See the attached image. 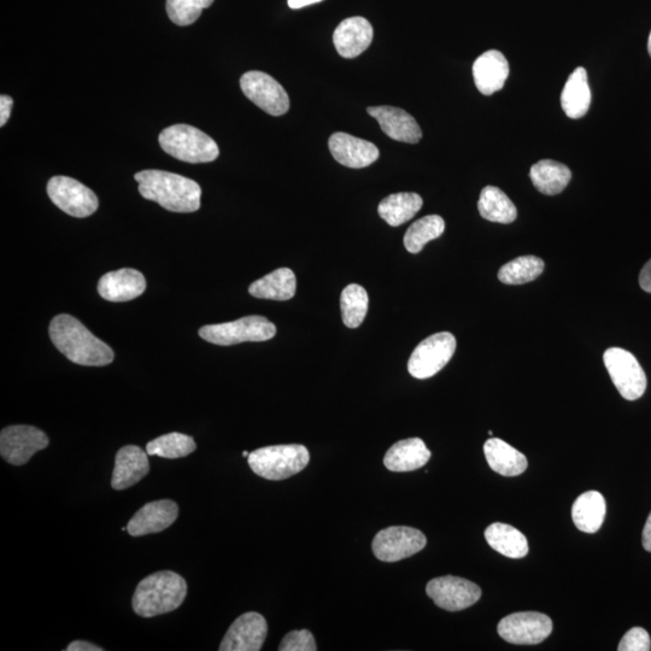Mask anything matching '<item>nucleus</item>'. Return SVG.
Listing matches in <instances>:
<instances>
[{
  "mask_svg": "<svg viewBox=\"0 0 651 651\" xmlns=\"http://www.w3.org/2000/svg\"><path fill=\"white\" fill-rule=\"evenodd\" d=\"M368 303V293L362 286L356 284L346 286L340 297L344 325L349 328L361 326L366 319Z\"/></svg>",
  "mask_w": 651,
  "mask_h": 651,
  "instance_id": "nucleus-35",
  "label": "nucleus"
},
{
  "mask_svg": "<svg viewBox=\"0 0 651 651\" xmlns=\"http://www.w3.org/2000/svg\"><path fill=\"white\" fill-rule=\"evenodd\" d=\"M642 543L644 549L651 553V513L649 515L647 523H645L644 526Z\"/></svg>",
  "mask_w": 651,
  "mask_h": 651,
  "instance_id": "nucleus-42",
  "label": "nucleus"
},
{
  "mask_svg": "<svg viewBox=\"0 0 651 651\" xmlns=\"http://www.w3.org/2000/svg\"><path fill=\"white\" fill-rule=\"evenodd\" d=\"M426 544V536L421 531L407 526H392L377 533L372 548L378 560L397 562L420 553Z\"/></svg>",
  "mask_w": 651,
  "mask_h": 651,
  "instance_id": "nucleus-9",
  "label": "nucleus"
},
{
  "mask_svg": "<svg viewBox=\"0 0 651 651\" xmlns=\"http://www.w3.org/2000/svg\"><path fill=\"white\" fill-rule=\"evenodd\" d=\"M455 350L456 339L453 334H433L416 346L408 362V371L416 379L431 378L448 365Z\"/></svg>",
  "mask_w": 651,
  "mask_h": 651,
  "instance_id": "nucleus-7",
  "label": "nucleus"
},
{
  "mask_svg": "<svg viewBox=\"0 0 651 651\" xmlns=\"http://www.w3.org/2000/svg\"><path fill=\"white\" fill-rule=\"evenodd\" d=\"M426 592L439 608L449 612L472 607L482 597V589L477 584L453 576L432 579L426 586Z\"/></svg>",
  "mask_w": 651,
  "mask_h": 651,
  "instance_id": "nucleus-14",
  "label": "nucleus"
},
{
  "mask_svg": "<svg viewBox=\"0 0 651 651\" xmlns=\"http://www.w3.org/2000/svg\"><path fill=\"white\" fill-rule=\"evenodd\" d=\"M421 196L414 192L394 193L380 202L378 213L387 225L398 227L406 224L422 208Z\"/></svg>",
  "mask_w": 651,
  "mask_h": 651,
  "instance_id": "nucleus-29",
  "label": "nucleus"
},
{
  "mask_svg": "<svg viewBox=\"0 0 651 651\" xmlns=\"http://www.w3.org/2000/svg\"><path fill=\"white\" fill-rule=\"evenodd\" d=\"M243 456H244V457H249V456H250V453H248V451H244Z\"/></svg>",
  "mask_w": 651,
  "mask_h": 651,
  "instance_id": "nucleus-45",
  "label": "nucleus"
},
{
  "mask_svg": "<svg viewBox=\"0 0 651 651\" xmlns=\"http://www.w3.org/2000/svg\"><path fill=\"white\" fill-rule=\"evenodd\" d=\"M197 448L195 439L187 434L173 432L164 434L146 445V453L163 459H180L193 453Z\"/></svg>",
  "mask_w": 651,
  "mask_h": 651,
  "instance_id": "nucleus-34",
  "label": "nucleus"
},
{
  "mask_svg": "<svg viewBox=\"0 0 651 651\" xmlns=\"http://www.w3.org/2000/svg\"><path fill=\"white\" fill-rule=\"evenodd\" d=\"M609 375L620 395L627 401H636L647 390V375L641 365L629 351L611 348L603 355Z\"/></svg>",
  "mask_w": 651,
  "mask_h": 651,
  "instance_id": "nucleus-8",
  "label": "nucleus"
},
{
  "mask_svg": "<svg viewBox=\"0 0 651 651\" xmlns=\"http://www.w3.org/2000/svg\"><path fill=\"white\" fill-rule=\"evenodd\" d=\"M49 333L57 350L75 365L104 367L114 361V351L110 346L73 316L57 315L51 321Z\"/></svg>",
  "mask_w": 651,
  "mask_h": 651,
  "instance_id": "nucleus-1",
  "label": "nucleus"
},
{
  "mask_svg": "<svg viewBox=\"0 0 651 651\" xmlns=\"http://www.w3.org/2000/svg\"><path fill=\"white\" fill-rule=\"evenodd\" d=\"M277 334V327L265 316H245L237 321L225 324L207 325L199 330L207 342L215 345L230 346L245 342H267Z\"/></svg>",
  "mask_w": 651,
  "mask_h": 651,
  "instance_id": "nucleus-6",
  "label": "nucleus"
},
{
  "mask_svg": "<svg viewBox=\"0 0 651 651\" xmlns=\"http://www.w3.org/2000/svg\"><path fill=\"white\" fill-rule=\"evenodd\" d=\"M530 178L536 189L547 196L559 195L572 179L571 169L553 160H543L533 164Z\"/></svg>",
  "mask_w": 651,
  "mask_h": 651,
  "instance_id": "nucleus-28",
  "label": "nucleus"
},
{
  "mask_svg": "<svg viewBox=\"0 0 651 651\" xmlns=\"http://www.w3.org/2000/svg\"><path fill=\"white\" fill-rule=\"evenodd\" d=\"M139 193L173 213H195L201 208L202 190L196 181L163 170H143L134 175Z\"/></svg>",
  "mask_w": 651,
  "mask_h": 651,
  "instance_id": "nucleus-2",
  "label": "nucleus"
},
{
  "mask_svg": "<svg viewBox=\"0 0 651 651\" xmlns=\"http://www.w3.org/2000/svg\"><path fill=\"white\" fill-rule=\"evenodd\" d=\"M509 76V64L502 52L490 50L477 58L473 64V78L479 92L494 95L503 89Z\"/></svg>",
  "mask_w": 651,
  "mask_h": 651,
  "instance_id": "nucleus-22",
  "label": "nucleus"
},
{
  "mask_svg": "<svg viewBox=\"0 0 651 651\" xmlns=\"http://www.w3.org/2000/svg\"><path fill=\"white\" fill-rule=\"evenodd\" d=\"M67 651H103L104 649L98 647V645L85 642V641H75L68 645Z\"/></svg>",
  "mask_w": 651,
  "mask_h": 651,
  "instance_id": "nucleus-41",
  "label": "nucleus"
},
{
  "mask_svg": "<svg viewBox=\"0 0 651 651\" xmlns=\"http://www.w3.org/2000/svg\"><path fill=\"white\" fill-rule=\"evenodd\" d=\"M543 271L542 258L521 256L504 265L498 272V279L506 285H523L539 278Z\"/></svg>",
  "mask_w": 651,
  "mask_h": 651,
  "instance_id": "nucleus-33",
  "label": "nucleus"
},
{
  "mask_svg": "<svg viewBox=\"0 0 651 651\" xmlns=\"http://www.w3.org/2000/svg\"><path fill=\"white\" fill-rule=\"evenodd\" d=\"M651 649V639L649 633L642 627H633L621 639L619 651H649Z\"/></svg>",
  "mask_w": 651,
  "mask_h": 651,
  "instance_id": "nucleus-38",
  "label": "nucleus"
},
{
  "mask_svg": "<svg viewBox=\"0 0 651 651\" xmlns=\"http://www.w3.org/2000/svg\"><path fill=\"white\" fill-rule=\"evenodd\" d=\"M148 453L136 445H127L117 451L111 486L121 491L131 488L150 472Z\"/></svg>",
  "mask_w": 651,
  "mask_h": 651,
  "instance_id": "nucleus-21",
  "label": "nucleus"
},
{
  "mask_svg": "<svg viewBox=\"0 0 651 651\" xmlns=\"http://www.w3.org/2000/svg\"><path fill=\"white\" fill-rule=\"evenodd\" d=\"M504 641L519 645L542 643L553 632V621L538 612H521L503 618L497 627Z\"/></svg>",
  "mask_w": 651,
  "mask_h": 651,
  "instance_id": "nucleus-13",
  "label": "nucleus"
},
{
  "mask_svg": "<svg viewBox=\"0 0 651 651\" xmlns=\"http://www.w3.org/2000/svg\"><path fill=\"white\" fill-rule=\"evenodd\" d=\"M268 625L261 614L240 615L222 639L220 651H258L265 644Z\"/></svg>",
  "mask_w": 651,
  "mask_h": 651,
  "instance_id": "nucleus-15",
  "label": "nucleus"
},
{
  "mask_svg": "<svg viewBox=\"0 0 651 651\" xmlns=\"http://www.w3.org/2000/svg\"><path fill=\"white\" fill-rule=\"evenodd\" d=\"M296 290V275L290 268H279L249 287L252 297L272 299V301H289L296 295Z\"/></svg>",
  "mask_w": 651,
  "mask_h": 651,
  "instance_id": "nucleus-27",
  "label": "nucleus"
},
{
  "mask_svg": "<svg viewBox=\"0 0 651 651\" xmlns=\"http://www.w3.org/2000/svg\"><path fill=\"white\" fill-rule=\"evenodd\" d=\"M484 454L492 471L504 475V477H516V475L523 474L529 465L524 454L500 438H491L486 441Z\"/></svg>",
  "mask_w": 651,
  "mask_h": 651,
  "instance_id": "nucleus-24",
  "label": "nucleus"
},
{
  "mask_svg": "<svg viewBox=\"0 0 651 651\" xmlns=\"http://www.w3.org/2000/svg\"><path fill=\"white\" fill-rule=\"evenodd\" d=\"M240 89L250 101L272 116H281L290 109V98L284 87L271 75L263 72L245 73L240 78Z\"/></svg>",
  "mask_w": 651,
  "mask_h": 651,
  "instance_id": "nucleus-10",
  "label": "nucleus"
},
{
  "mask_svg": "<svg viewBox=\"0 0 651 651\" xmlns=\"http://www.w3.org/2000/svg\"><path fill=\"white\" fill-rule=\"evenodd\" d=\"M639 285H641L642 290L651 293V260L643 267L641 274H639Z\"/></svg>",
  "mask_w": 651,
  "mask_h": 651,
  "instance_id": "nucleus-40",
  "label": "nucleus"
},
{
  "mask_svg": "<svg viewBox=\"0 0 651 651\" xmlns=\"http://www.w3.org/2000/svg\"><path fill=\"white\" fill-rule=\"evenodd\" d=\"M478 210L485 220L497 224H512L518 216L514 203L506 193L495 186H486L480 193Z\"/></svg>",
  "mask_w": 651,
  "mask_h": 651,
  "instance_id": "nucleus-31",
  "label": "nucleus"
},
{
  "mask_svg": "<svg viewBox=\"0 0 651 651\" xmlns=\"http://www.w3.org/2000/svg\"><path fill=\"white\" fill-rule=\"evenodd\" d=\"M591 104V91L588 72L579 67L568 78L561 95V107L570 119L578 120L588 113Z\"/></svg>",
  "mask_w": 651,
  "mask_h": 651,
  "instance_id": "nucleus-25",
  "label": "nucleus"
},
{
  "mask_svg": "<svg viewBox=\"0 0 651 651\" xmlns=\"http://www.w3.org/2000/svg\"><path fill=\"white\" fill-rule=\"evenodd\" d=\"M186 595V580L178 573L157 572L138 584L132 600L133 611L142 618L158 617L178 609Z\"/></svg>",
  "mask_w": 651,
  "mask_h": 651,
  "instance_id": "nucleus-3",
  "label": "nucleus"
},
{
  "mask_svg": "<svg viewBox=\"0 0 651 651\" xmlns=\"http://www.w3.org/2000/svg\"><path fill=\"white\" fill-rule=\"evenodd\" d=\"M145 289L144 275L131 268L107 273L98 283L99 295L105 301L115 303L132 301V299L142 296Z\"/></svg>",
  "mask_w": 651,
  "mask_h": 651,
  "instance_id": "nucleus-20",
  "label": "nucleus"
},
{
  "mask_svg": "<svg viewBox=\"0 0 651 651\" xmlns=\"http://www.w3.org/2000/svg\"><path fill=\"white\" fill-rule=\"evenodd\" d=\"M328 148L334 160L348 168H366L379 158V149L373 143L344 132L334 133Z\"/></svg>",
  "mask_w": 651,
  "mask_h": 651,
  "instance_id": "nucleus-17",
  "label": "nucleus"
},
{
  "mask_svg": "<svg viewBox=\"0 0 651 651\" xmlns=\"http://www.w3.org/2000/svg\"><path fill=\"white\" fill-rule=\"evenodd\" d=\"M178 504L170 500L154 501L140 508L129 520L127 531L132 537H143L167 530L177 521Z\"/></svg>",
  "mask_w": 651,
  "mask_h": 651,
  "instance_id": "nucleus-16",
  "label": "nucleus"
},
{
  "mask_svg": "<svg viewBox=\"0 0 651 651\" xmlns=\"http://www.w3.org/2000/svg\"><path fill=\"white\" fill-rule=\"evenodd\" d=\"M607 503L597 491L584 492L572 507V519L577 529L586 533H596L606 518Z\"/></svg>",
  "mask_w": 651,
  "mask_h": 651,
  "instance_id": "nucleus-26",
  "label": "nucleus"
},
{
  "mask_svg": "<svg viewBox=\"0 0 651 651\" xmlns=\"http://www.w3.org/2000/svg\"><path fill=\"white\" fill-rule=\"evenodd\" d=\"M320 2L322 0H289V7L291 9H302Z\"/></svg>",
  "mask_w": 651,
  "mask_h": 651,
  "instance_id": "nucleus-43",
  "label": "nucleus"
},
{
  "mask_svg": "<svg viewBox=\"0 0 651 651\" xmlns=\"http://www.w3.org/2000/svg\"><path fill=\"white\" fill-rule=\"evenodd\" d=\"M310 461L309 451L301 444L274 445L257 449L248 457L252 472L267 480H284L302 472Z\"/></svg>",
  "mask_w": 651,
  "mask_h": 651,
  "instance_id": "nucleus-5",
  "label": "nucleus"
},
{
  "mask_svg": "<svg viewBox=\"0 0 651 651\" xmlns=\"http://www.w3.org/2000/svg\"><path fill=\"white\" fill-rule=\"evenodd\" d=\"M373 27L365 17L356 16L344 20L333 33V43L338 54L344 58H356L372 44Z\"/></svg>",
  "mask_w": 651,
  "mask_h": 651,
  "instance_id": "nucleus-18",
  "label": "nucleus"
},
{
  "mask_svg": "<svg viewBox=\"0 0 651 651\" xmlns=\"http://www.w3.org/2000/svg\"><path fill=\"white\" fill-rule=\"evenodd\" d=\"M48 195L56 207L78 219L95 214L99 205L95 192L78 180L68 177L50 179Z\"/></svg>",
  "mask_w": 651,
  "mask_h": 651,
  "instance_id": "nucleus-12",
  "label": "nucleus"
},
{
  "mask_svg": "<svg viewBox=\"0 0 651 651\" xmlns=\"http://www.w3.org/2000/svg\"><path fill=\"white\" fill-rule=\"evenodd\" d=\"M486 542L490 547L509 559H523L529 554V543L526 537L515 527L495 523L485 531Z\"/></svg>",
  "mask_w": 651,
  "mask_h": 651,
  "instance_id": "nucleus-30",
  "label": "nucleus"
},
{
  "mask_svg": "<svg viewBox=\"0 0 651 651\" xmlns=\"http://www.w3.org/2000/svg\"><path fill=\"white\" fill-rule=\"evenodd\" d=\"M368 114L379 122L381 131L396 142L418 144L422 138L421 128L414 117L400 108L371 107Z\"/></svg>",
  "mask_w": 651,
  "mask_h": 651,
  "instance_id": "nucleus-19",
  "label": "nucleus"
},
{
  "mask_svg": "<svg viewBox=\"0 0 651 651\" xmlns=\"http://www.w3.org/2000/svg\"><path fill=\"white\" fill-rule=\"evenodd\" d=\"M213 3L214 0H167V13L175 25L190 26Z\"/></svg>",
  "mask_w": 651,
  "mask_h": 651,
  "instance_id": "nucleus-36",
  "label": "nucleus"
},
{
  "mask_svg": "<svg viewBox=\"0 0 651 651\" xmlns=\"http://www.w3.org/2000/svg\"><path fill=\"white\" fill-rule=\"evenodd\" d=\"M280 651H316L313 633L308 630H298L287 633L280 643Z\"/></svg>",
  "mask_w": 651,
  "mask_h": 651,
  "instance_id": "nucleus-37",
  "label": "nucleus"
},
{
  "mask_svg": "<svg viewBox=\"0 0 651 651\" xmlns=\"http://www.w3.org/2000/svg\"><path fill=\"white\" fill-rule=\"evenodd\" d=\"M648 51H649V55L651 56V32H650L649 40H648Z\"/></svg>",
  "mask_w": 651,
  "mask_h": 651,
  "instance_id": "nucleus-44",
  "label": "nucleus"
},
{
  "mask_svg": "<svg viewBox=\"0 0 651 651\" xmlns=\"http://www.w3.org/2000/svg\"><path fill=\"white\" fill-rule=\"evenodd\" d=\"M48 447V436L37 427L15 425L0 433V455L10 465H26L34 454Z\"/></svg>",
  "mask_w": 651,
  "mask_h": 651,
  "instance_id": "nucleus-11",
  "label": "nucleus"
},
{
  "mask_svg": "<svg viewBox=\"0 0 651 651\" xmlns=\"http://www.w3.org/2000/svg\"><path fill=\"white\" fill-rule=\"evenodd\" d=\"M444 231L443 217L438 215L422 217L408 228L406 236H404V246L412 254H419L428 242L441 237Z\"/></svg>",
  "mask_w": 651,
  "mask_h": 651,
  "instance_id": "nucleus-32",
  "label": "nucleus"
},
{
  "mask_svg": "<svg viewBox=\"0 0 651 651\" xmlns=\"http://www.w3.org/2000/svg\"><path fill=\"white\" fill-rule=\"evenodd\" d=\"M432 453L420 438L397 442L387 451L384 465L391 472H412L424 467Z\"/></svg>",
  "mask_w": 651,
  "mask_h": 651,
  "instance_id": "nucleus-23",
  "label": "nucleus"
},
{
  "mask_svg": "<svg viewBox=\"0 0 651 651\" xmlns=\"http://www.w3.org/2000/svg\"><path fill=\"white\" fill-rule=\"evenodd\" d=\"M158 142L164 152L183 162L208 163L220 155L215 140L190 125H174L163 129Z\"/></svg>",
  "mask_w": 651,
  "mask_h": 651,
  "instance_id": "nucleus-4",
  "label": "nucleus"
},
{
  "mask_svg": "<svg viewBox=\"0 0 651 651\" xmlns=\"http://www.w3.org/2000/svg\"><path fill=\"white\" fill-rule=\"evenodd\" d=\"M13 105V98L5 95L0 97V126L4 127L5 123L8 122Z\"/></svg>",
  "mask_w": 651,
  "mask_h": 651,
  "instance_id": "nucleus-39",
  "label": "nucleus"
}]
</instances>
